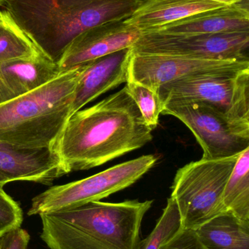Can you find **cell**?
I'll return each instance as SVG.
<instances>
[{
  "mask_svg": "<svg viewBox=\"0 0 249 249\" xmlns=\"http://www.w3.org/2000/svg\"><path fill=\"white\" fill-rule=\"evenodd\" d=\"M227 212L249 221V147L238 157L223 194Z\"/></svg>",
  "mask_w": 249,
  "mask_h": 249,
  "instance_id": "ac0fdd59",
  "label": "cell"
},
{
  "mask_svg": "<svg viewBox=\"0 0 249 249\" xmlns=\"http://www.w3.org/2000/svg\"><path fill=\"white\" fill-rule=\"evenodd\" d=\"M194 231L208 249H249V221L230 212L215 216Z\"/></svg>",
  "mask_w": 249,
  "mask_h": 249,
  "instance_id": "e0dca14e",
  "label": "cell"
},
{
  "mask_svg": "<svg viewBox=\"0 0 249 249\" xmlns=\"http://www.w3.org/2000/svg\"><path fill=\"white\" fill-rule=\"evenodd\" d=\"M249 69V59H197L172 55L134 53L132 51L128 80L156 90L189 76L223 70Z\"/></svg>",
  "mask_w": 249,
  "mask_h": 249,
  "instance_id": "30bf717a",
  "label": "cell"
},
{
  "mask_svg": "<svg viewBox=\"0 0 249 249\" xmlns=\"http://www.w3.org/2000/svg\"><path fill=\"white\" fill-rule=\"evenodd\" d=\"M156 161L157 158L155 155H142L87 178L50 187L32 199L27 214L39 216L99 201L133 185Z\"/></svg>",
  "mask_w": 249,
  "mask_h": 249,
  "instance_id": "52a82bcc",
  "label": "cell"
},
{
  "mask_svg": "<svg viewBox=\"0 0 249 249\" xmlns=\"http://www.w3.org/2000/svg\"><path fill=\"white\" fill-rule=\"evenodd\" d=\"M35 44L6 10H0V63L39 53Z\"/></svg>",
  "mask_w": 249,
  "mask_h": 249,
  "instance_id": "d6986e66",
  "label": "cell"
},
{
  "mask_svg": "<svg viewBox=\"0 0 249 249\" xmlns=\"http://www.w3.org/2000/svg\"><path fill=\"white\" fill-rule=\"evenodd\" d=\"M241 1L200 12L152 31L168 34L249 32L248 6H244Z\"/></svg>",
  "mask_w": 249,
  "mask_h": 249,
  "instance_id": "9a60e30c",
  "label": "cell"
},
{
  "mask_svg": "<svg viewBox=\"0 0 249 249\" xmlns=\"http://www.w3.org/2000/svg\"><path fill=\"white\" fill-rule=\"evenodd\" d=\"M6 0H0V6H2Z\"/></svg>",
  "mask_w": 249,
  "mask_h": 249,
  "instance_id": "4316f807",
  "label": "cell"
},
{
  "mask_svg": "<svg viewBox=\"0 0 249 249\" xmlns=\"http://www.w3.org/2000/svg\"><path fill=\"white\" fill-rule=\"evenodd\" d=\"M249 32L217 34L141 32L131 47L134 53L172 55L197 59L246 60Z\"/></svg>",
  "mask_w": 249,
  "mask_h": 249,
  "instance_id": "9c48e42d",
  "label": "cell"
},
{
  "mask_svg": "<svg viewBox=\"0 0 249 249\" xmlns=\"http://www.w3.org/2000/svg\"><path fill=\"white\" fill-rule=\"evenodd\" d=\"M153 200L94 201L39 215L41 239L50 249H137Z\"/></svg>",
  "mask_w": 249,
  "mask_h": 249,
  "instance_id": "3957f363",
  "label": "cell"
},
{
  "mask_svg": "<svg viewBox=\"0 0 249 249\" xmlns=\"http://www.w3.org/2000/svg\"><path fill=\"white\" fill-rule=\"evenodd\" d=\"M10 182V181H9L8 178H6L2 174H0V187H3L6 184Z\"/></svg>",
  "mask_w": 249,
  "mask_h": 249,
  "instance_id": "484cf974",
  "label": "cell"
},
{
  "mask_svg": "<svg viewBox=\"0 0 249 249\" xmlns=\"http://www.w3.org/2000/svg\"><path fill=\"white\" fill-rule=\"evenodd\" d=\"M162 114L178 118L189 127L203 149V159L230 158L249 147V124L233 122L206 104L168 102Z\"/></svg>",
  "mask_w": 249,
  "mask_h": 249,
  "instance_id": "ba28073f",
  "label": "cell"
},
{
  "mask_svg": "<svg viewBox=\"0 0 249 249\" xmlns=\"http://www.w3.org/2000/svg\"><path fill=\"white\" fill-rule=\"evenodd\" d=\"M181 229L178 206L175 200L170 197L156 226L144 240L140 241L137 249H159Z\"/></svg>",
  "mask_w": 249,
  "mask_h": 249,
  "instance_id": "ffe728a7",
  "label": "cell"
},
{
  "mask_svg": "<svg viewBox=\"0 0 249 249\" xmlns=\"http://www.w3.org/2000/svg\"><path fill=\"white\" fill-rule=\"evenodd\" d=\"M30 235L20 228L7 231L0 237V249H27Z\"/></svg>",
  "mask_w": 249,
  "mask_h": 249,
  "instance_id": "cb8c5ba5",
  "label": "cell"
},
{
  "mask_svg": "<svg viewBox=\"0 0 249 249\" xmlns=\"http://www.w3.org/2000/svg\"><path fill=\"white\" fill-rule=\"evenodd\" d=\"M240 155L221 159L202 158L177 171L171 197L178 206L183 229L194 231L227 212L224 190Z\"/></svg>",
  "mask_w": 249,
  "mask_h": 249,
  "instance_id": "5b68a950",
  "label": "cell"
},
{
  "mask_svg": "<svg viewBox=\"0 0 249 249\" xmlns=\"http://www.w3.org/2000/svg\"><path fill=\"white\" fill-rule=\"evenodd\" d=\"M159 249H208L199 240L194 230L181 229Z\"/></svg>",
  "mask_w": 249,
  "mask_h": 249,
  "instance_id": "603a6c76",
  "label": "cell"
},
{
  "mask_svg": "<svg viewBox=\"0 0 249 249\" xmlns=\"http://www.w3.org/2000/svg\"><path fill=\"white\" fill-rule=\"evenodd\" d=\"M131 48L113 53L83 65L75 90L72 115L105 92L128 80Z\"/></svg>",
  "mask_w": 249,
  "mask_h": 249,
  "instance_id": "4fadbf2b",
  "label": "cell"
},
{
  "mask_svg": "<svg viewBox=\"0 0 249 249\" xmlns=\"http://www.w3.org/2000/svg\"><path fill=\"white\" fill-rule=\"evenodd\" d=\"M141 31L124 20L108 22L79 35L58 62L60 73L66 72L113 53L131 48Z\"/></svg>",
  "mask_w": 249,
  "mask_h": 249,
  "instance_id": "8fae6325",
  "label": "cell"
},
{
  "mask_svg": "<svg viewBox=\"0 0 249 249\" xmlns=\"http://www.w3.org/2000/svg\"><path fill=\"white\" fill-rule=\"evenodd\" d=\"M225 5L227 4L211 0H142L135 11L124 21L141 32H147L200 12Z\"/></svg>",
  "mask_w": 249,
  "mask_h": 249,
  "instance_id": "2e32d148",
  "label": "cell"
},
{
  "mask_svg": "<svg viewBox=\"0 0 249 249\" xmlns=\"http://www.w3.org/2000/svg\"><path fill=\"white\" fill-rule=\"evenodd\" d=\"M156 92L164 105L201 102L233 122L249 124V69L189 76L163 85Z\"/></svg>",
  "mask_w": 249,
  "mask_h": 249,
  "instance_id": "8992f818",
  "label": "cell"
},
{
  "mask_svg": "<svg viewBox=\"0 0 249 249\" xmlns=\"http://www.w3.org/2000/svg\"><path fill=\"white\" fill-rule=\"evenodd\" d=\"M127 90L137 105L146 124L153 130L159 124L164 105L157 92L137 82L127 80Z\"/></svg>",
  "mask_w": 249,
  "mask_h": 249,
  "instance_id": "44dd1931",
  "label": "cell"
},
{
  "mask_svg": "<svg viewBox=\"0 0 249 249\" xmlns=\"http://www.w3.org/2000/svg\"><path fill=\"white\" fill-rule=\"evenodd\" d=\"M60 74L58 64L41 52L0 63V105L32 91Z\"/></svg>",
  "mask_w": 249,
  "mask_h": 249,
  "instance_id": "5bb4252c",
  "label": "cell"
},
{
  "mask_svg": "<svg viewBox=\"0 0 249 249\" xmlns=\"http://www.w3.org/2000/svg\"><path fill=\"white\" fill-rule=\"evenodd\" d=\"M0 174L10 182L27 181L45 185L66 175L54 148L29 149L1 141Z\"/></svg>",
  "mask_w": 249,
  "mask_h": 249,
  "instance_id": "7c38bea8",
  "label": "cell"
},
{
  "mask_svg": "<svg viewBox=\"0 0 249 249\" xmlns=\"http://www.w3.org/2000/svg\"><path fill=\"white\" fill-rule=\"evenodd\" d=\"M126 86L69 118L54 146L66 174L100 166L152 140Z\"/></svg>",
  "mask_w": 249,
  "mask_h": 249,
  "instance_id": "6da1fadb",
  "label": "cell"
},
{
  "mask_svg": "<svg viewBox=\"0 0 249 249\" xmlns=\"http://www.w3.org/2000/svg\"><path fill=\"white\" fill-rule=\"evenodd\" d=\"M83 65L0 105V141L29 149L54 148L72 115Z\"/></svg>",
  "mask_w": 249,
  "mask_h": 249,
  "instance_id": "277c9868",
  "label": "cell"
},
{
  "mask_svg": "<svg viewBox=\"0 0 249 249\" xmlns=\"http://www.w3.org/2000/svg\"><path fill=\"white\" fill-rule=\"evenodd\" d=\"M23 219L19 203L0 187V237L10 230L20 228Z\"/></svg>",
  "mask_w": 249,
  "mask_h": 249,
  "instance_id": "7402d4cb",
  "label": "cell"
},
{
  "mask_svg": "<svg viewBox=\"0 0 249 249\" xmlns=\"http://www.w3.org/2000/svg\"><path fill=\"white\" fill-rule=\"evenodd\" d=\"M211 1H218L225 4H234V3L241 2L243 0H211Z\"/></svg>",
  "mask_w": 249,
  "mask_h": 249,
  "instance_id": "d4e9b609",
  "label": "cell"
},
{
  "mask_svg": "<svg viewBox=\"0 0 249 249\" xmlns=\"http://www.w3.org/2000/svg\"><path fill=\"white\" fill-rule=\"evenodd\" d=\"M142 0H6L4 10L35 46L58 64L70 44L83 32L124 20Z\"/></svg>",
  "mask_w": 249,
  "mask_h": 249,
  "instance_id": "7a4b0ae2",
  "label": "cell"
}]
</instances>
